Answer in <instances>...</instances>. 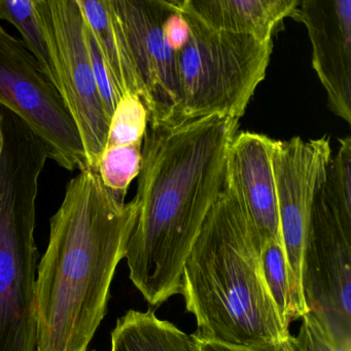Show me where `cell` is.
I'll use <instances>...</instances> for the list:
<instances>
[{"instance_id":"cell-1","label":"cell","mask_w":351,"mask_h":351,"mask_svg":"<svg viewBox=\"0 0 351 351\" xmlns=\"http://www.w3.org/2000/svg\"><path fill=\"white\" fill-rule=\"evenodd\" d=\"M238 123L213 116L147 126L125 258L131 281L153 307L180 293L184 262L225 186Z\"/></svg>"},{"instance_id":"cell-2","label":"cell","mask_w":351,"mask_h":351,"mask_svg":"<svg viewBox=\"0 0 351 351\" xmlns=\"http://www.w3.org/2000/svg\"><path fill=\"white\" fill-rule=\"evenodd\" d=\"M136 215L135 201L121 200L96 170L86 168L67 184L38 266V351H87Z\"/></svg>"},{"instance_id":"cell-3","label":"cell","mask_w":351,"mask_h":351,"mask_svg":"<svg viewBox=\"0 0 351 351\" xmlns=\"http://www.w3.org/2000/svg\"><path fill=\"white\" fill-rule=\"evenodd\" d=\"M260 244L229 176L195 240L182 269L186 311L196 317L193 336L234 346L287 341L263 274Z\"/></svg>"},{"instance_id":"cell-4","label":"cell","mask_w":351,"mask_h":351,"mask_svg":"<svg viewBox=\"0 0 351 351\" xmlns=\"http://www.w3.org/2000/svg\"><path fill=\"white\" fill-rule=\"evenodd\" d=\"M46 145L0 108V351H38L34 239Z\"/></svg>"},{"instance_id":"cell-5","label":"cell","mask_w":351,"mask_h":351,"mask_svg":"<svg viewBox=\"0 0 351 351\" xmlns=\"http://www.w3.org/2000/svg\"><path fill=\"white\" fill-rule=\"evenodd\" d=\"M184 15L191 36L178 52L180 101L173 125L213 116L239 121L266 77L273 42L213 29Z\"/></svg>"},{"instance_id":"cell-6","label":"cell","mask_w":351,"mask_h":351,"mask_svg":"<svg viewBox=\"0 0 351 351\" xmlns=\"http://www.w3.org/2000/svg\"><path fill=\"white\" fill-rule=\"evenodd\" d=\"M54 82L83 145L87 167L97 171L110 120L102 106L77 0H34Z\"/></svg>"},{"instance_id":"cell-7","label":"cell","mask_w":351,"mask_h":351,"mask_svg":"<svg viewBox=\"0 0 351 351\" xmlns=\"http://www.w3.org/2000/svg\"><path fill=\"white\" fill-rule=\"evenodd\" d=\"M351 217L319 189L310 215L302 285L308 309L328 330L337 349H351Z\"/></svg>"},{"instance_id":"cell-8","label":"cell","mask_w":351,"mask_h":351,"mask_svg":"<svg viewBox=\"0 0 351 351\" xmlns=\"http://www.w3.org/2000/svg\"><path fill=\"white\" fill-rule=\"evenodd\" d=\"M0 108L21 119L59 166L69 171L88 168L77 127L56 88L22 40L1 25Z\"/></svg>"},{"instance_id":"cell-9","label":"cell","mask_w":351,"mask_h":351,"mask_svg":"<svg viewBox=\"0 0 351 351\" xmlns=\"http://www.w3.org/2000/svg\"><path fill=\"white\" fill-rule=\"evenodd\" d=\"M330 139L274 141L272 168L281 237L289 271L291 319L308 313L302 285L304 247L314 199L326 180Z\"/></svg>"},{"instance_id":"cell-10","label":"cell","mask_w":351,"mask_h":351,"mask_svg":"<svg viewBox=\"0 0 351 351\" xmlns=\"http://www.w3.org/2000/svg\"><path fill=\"white\" fill-rule=\"evenodd\" d=\"M143 84L149 126H172L180 101L178 53L166 42L163 23L171 0H110Z\"/></svg>"},{"instance_id":"cell-11","label":"cell","mask_w":351,"mask_h":351,"mask_svg":"<svg viewBox=\"0 0 351 351\" xmlns=\"http://www.w3.org/2000/svg\"><path fill=\"white\" fill-rule=\"evenodd\" d=\"M291 18L307 29L328 108L351 124V0H302Z\"/></svg>"},{"instance_id":"cell-12","label":"cell","mask_w":351,"mask_h":351,"mask_svg":"<svg viewBox=\"0 0 351 351\" xmlns=\"http://www.w3.org/2000/svg\"><path fill=\"white\" fill-rule=\"evenodd\" d=\"M274 139L254 132L236 133L228 151L227 172L243 203L261 250L282 242L272 168Z\"/></svg>"},{"instance_id":"cell-13","label":"cell","mask_w":351,"mask_h":351,"mask_svg":"<svg viewBox=\"0 0 351 351\" xmlns=\"http://www.w3.org/2000/svg\"><path fill=\"white\" fill-rule=\"evenodd\" d=\"M299 0H172L176 11L192 16L213 29L272 42Z\"/></svg>"},{"instance_id":"cell-14","label":"cell","mask_w":351,"mask_h":351,"mask_svg":"<svg viewBox=\"0 0 351 351\" xmlns=\"http://www.w3.org/2000/svg\"><path fill=\"white\" fill-rule=\"evenodd\" d=\"M77 3L119 98L137 95L143 102V84L110 0H77Z\"/></svg>"},{"instance_id":"cell-15","label":"cell","mask_w":351,"mask_h":351,"mask_svg":"<svg viewBox=\"0 0 351 351\" xmlns=\"http://www.w3.org/2000/svg\"><path fill=\"white\" fill-rule=\"evenodd\" d=\"M110 351H200L193 335L168 320L160 319L155 310H129L119 318L112 332Z\"/></svg>"},{"instance_id":"cell-16","label":"cell","mask_w":351,"mask_h":351,"mask_svg":"<svg viewBox=\"0 0 351 351\" xmlns=\"http://www.w3.org/2000/svg\"><path fill=\"white\" fill-rule=\"evenodd\" d=\"M0 20L12 24L19 32L24 46L38 61L45 77L53 85L54 77L48 47L36 18L34 0H0Z\"/></svg>"},{"instance_id":"cell-17","label":"cell","mask_w":351,"mask_h":351,"mask_svg":"<svg viewBox=\"0 0 351 351\" xmlns=\"http://www.w3.org/2000/svg\"><path fill=\"white\" fill-rule=\"evenodd\" d=\"M143 143L106 147L100 157L98 174L104 186L121 200L125 201L129 186L138 178Z\"/></svg>"},{"instance_id":"cell-18","label":"cell","mask_w":351,"mask_h":351,"mask_svg":"<svg viewBox=\"0 0 351 351\" xmlns=\"http://www.w3.org/2000/svg\"><path fill=\"white\" fill-rule=\"evenodd\" d=\"M263 274L270 291L279 317L285 328H289L291 319V291L289 271L283 243L278 240L268 242L261 252Z\"/></svg>"},{"instance_id":"cell-19","label":"cell","mask_w":351,"mask_h":351,"mask_svg":"<svg viewBox=\"0 0 351 351\" xmlns=\"http://www.w3.org/2000/svg\"><path fill=\"white\" fill-rule=\"evenodd\" d=\"M149 126V114L137 95L121 98L110 119L106 147L143 143Z\"/></svg>"},{"instance_id":"cell-20","label":"cell","mask_w":351,"mask_h":351,"mask_svg":"<svg viewBox=\"0 0 351 351\" xmlns=\"http://www.w3.org/2000/svg\"><path fill=\"white\" fill-rule=\"evenodd\" d=\"M336 153L330 157L322 189L328 200L346 217H351V138L339 141Z\"/></svg>"},{"instance_id":"cell-21","label":"cell","mask_w":351,"mask_h":351,"mask_svg":"<svg viewBox=\"0 0 351 351\" xmlns=\"http://www.w3.org/2000/svg\"><path fill=\"white\" fill-rule=\"evenodd\" d=\"M295 351H336L334 342L320 320L312 312L302 318L297 336H291Z\"/></svg>"},{"instance_id":"cell-22","label":"cell","mask_w":351,"mask_h":351,"mask_svg":"<svg viewBox=\"0 0 351 351\" xmlns=\"http://www.w3.org/2000/svg\"><path fill=\"white\" fill-rule=\"evenodd\" d=\"M86 32H87L90 58H91L92 66H93L94 75H95L98 92H99L104 110H106V114L110 120L119 101H120V98H119L118 94L116 93V90L112 86L106 65H104V60H102L101 55H100L99 50H98L97 45H96L87 24H86Z\"/></svg>"},{"instance_id":"cell-23","label":"cell","mask_w":351,"mask_h":351,"mask_svg":"<svg viewBox=\"0 0 351 351\" xmlns=\"http://www.w3.org/2000/svg\"><path fill=\"white\" fill-rule=\"evenodd\" d=\"M163 34L166 42L174 52L178 53V51L182 50L189 42L191 36L190 25L184 14L176 11L173 8V11L164 21Z\"/></svg>"},{"instance_id":"cell-24","label":"cell","mask_w":351,"mask_h":351,"mask_svg":"<svg viewBox=\"0 0 351 351\" xmlns=\"http://www.w3.org/2000/svg\"><path fill=\"white\" fill-rule=\"evenodd\" d=\"M195 339L198 342L200 351H295L291 342V336L283 342L256 345V346H234V345L223 344L215 341Z\"/></svg>"}]
</instances>
